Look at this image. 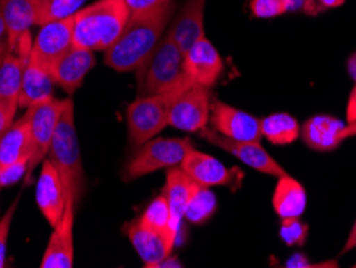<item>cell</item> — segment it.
Masks as SVG:
<instances>
[{"mask_svg":"<svg viewBox=\"0 0 356 268\" xmlns=\"http://www.w3.org/2000/svg\"><path fill=\"white\" fill-rule=\"evenodd\" d=\"M35 203L50 227H56L66 209L67 191L58 171L49 159L42 162L38 187H35Z\"/></svg>","mask_w":356,"mask_h":268,"instance_id":"obj_14","label":"cell"},{"mask_svg":"<svg viewBox=\"0 0 356 268\" xmlns=\"http://www.w3.org/2000/svg\"><path fill=\"white\" fill-rule=\"evenodd\" d=\"M47 156L65 183L67 199H72L77 206L86 190V175H83L79 140L74 124V102L71 98L66 100Z\"/></svg>","mask_w":356,"mask_h":268,"instance_id":"obj_3","label":"cell"},{"mask_svg":"<svg viewBox=\"0 0 356 268\" xmlns=\"http://www.w3.org/2000/svg\"><path fill=\"white\" fill-rule=\"evenodd\" d=\"M280 236L287 246H303L308 238V225L303 223L300 217L281 219Z\"/></svg>","mask_w":356,"mask_h":268,"instance_id":"obj_30","label":"cell"},{"mask_svg":"<svg viewBox=\"0 0 356 268\" xmlns=\"http://www.w3.org/2000/svg\"><path fill=\"white\" fill-rule=\"evenodd\" d=\"M183 50L169 33L162 36L153 54L138 68V97L181 92L191 87L183 71Z\"/></svg>","mask_w":356,"mask_h":268,"instance_id":"obj_4","label":"cell"},{"mask_svg":"<svg viewBox=\"0 0 356 268\" xmlns=\"http://www.w3.org/2000/svg\"><path fill=\"white\" fill-rule=\"evenodd\" d=\"M140 222L154 231H159V233L165 235L169 238L170 244L175 246L177 239L170 233V212H169V204H167L165 194L162 193L161 196L154 198L153 201L148 204V207L145 209V212L141 214Z\"/></svg>","mask_w":356,"mask_h":268,"instance_id":"obj_27","label":"cell"},{"mask_svg":"<svg viewBox=\"0 0 356 268\" xmlns=\"http://www.w3.org/2000/svg\"><path fill=\"white\" fill-rule=\"evenodd\" d=\"M23 157L31 159V120L28 109L23 118L0 135V166L13 164Z\"/></svg>","mask_w":356,"mask_h":268,"instance_id":"obj_24","label":"cell"},{"mask_svg":"<svg viewBox=\"0 0 356 268\" xmlns=\"http://www.w3.org/2000/svg\"><path fill=\"white\" fill-rule=\"evenodd\" d=\"M28 167L29 157H23V159L13 162V164L0 166V188H7L19 182L28 173Z\"/></svg>","mask_w":356,"mask_h":268,"instance_id":"obj_32","label":"cell"},{"mask_svg":"<svg viewBox=\"0 0 356 268\" xmlns=\"http://www.w3.org/2000/svg\"><path fill=\"white\" fill-rule=\"evenodd\" d=\"M95 66V55L92 50L72 45L66 55H63L56 65L51 68V76L58 87L72 95L79 90L83 79Z\"/></svg>","mask_w":356,"mask_h":268,"instance_id":"obj_17","label":"cell"},{"mask_svg":"<svg viewBox=\"0 0 356 268\" xmlns=\"http://www.w3.org/2000/svg\"><path fill=\"white\" fill-rule=\"evenodd\" d=\"M31 47H33V42H31V33H28L19 39L17 49L10 50V54L0 63V100L17 109L19 108L21 82H23L26 63L31 55Z\"/></svg>","mask_w":356,"mask_h":268,"instance_id":"obj_16","label":"cell"},{"mask_svg":"<svg viewBox=\"0 0 356 268\" xmlns=\"http://www.w3.org/2000/svg\"><path fill=\"white\" fill-rule=\"evenodd\" d=\"M212 92L206 87H188L174 98L169 125L183 132H199L211 119Z\"/></svg>","mask_w":356,"mask_h":268,"instance_id":"obj_8","label":"cell"},{"mask_svg":"<svg viewBox=\"0 0 356 268\" xmlns=\"http://www.w3.org/2000/svg\"><path fill=\"white\" fill-rule=\"evenodd\" d=\"M18 207V198L15 199L12 206L7 209V212L0 219V268L5 267V252H7V243H8V235L10 228H12L13 215Z\"/></svg>","mask_w":356,"mask_h":268,"instance_id":"obj_33","label":"cell"},{"mask_svg":"<svg viewBox=\"0 0 356 268\" xmlns=\"http://www.w3.org/2000/svg\"><path fill=\"white\" fill-rule=\"evenodd\" d=\"M164 267H183V265H181V262L177 259V257L169 254L164 260L159 262V265L156 267V268H164Z\"/></svg>","mask_w":356,"mask_h":268,"instance_id":"obj_42","label":"cell"},{"mask_svg":"<svg viewBox=\"0 0 356 268\" xmlns=\"http://www.w3.org/2000/svg\"><path fill=\"white\" fill-rule=\"evenodd\" d=\"M353 267H355V268H356V264H355V265H353Z\"/></svg>","mask_w":356,"mask_h":268,"instance_id":"obj_45","label":"cell"},{"mask_svg":"<svg viewBox=\"0 0 356 268\" xmlns=\"http://www.w3.org/2000/svg\"><path fill=\"white\" fill-rule=\"evenodd\" d=\"M273 207L280 219L286 217H300L307 209V193L300 183L294 177L282 175L277 178L275 194H273Z\"/></svg>","mask_w":356,"mask_h":268,"instance_id":"obj_25","label":"cell"},{"mask_svg":"<svg viewBox=\"0 0 356 268\" xmlns=\"http://www.w3.org/2000/svg\"><path fill=\"white\" fill-rule=\"evenodd\" d=\"M355 248H356V220H355L352 230H350L347 243H345V246L342 248V254H347V252H350Z\"/></svg>","mask_w":356,"mask_h":268,"instance_id":"obj_40","label":"cell"},{"mask_svg":"<svg viewBox=\"0 0 356 268\" xmlns=\"http://www.w3.org/2000/svg\"><path fill=\"white\" fill-rule=\"evenodd\" d=\"M286 267H337V262H327V264H310L302 255H296L289 259Z\"/></svg>","mask_w":356,"mask_h":268,"instance_id":"obj_37","label":"cell"},{"mask_svg":"<svg viewBox=\"0 0 356 268\" xmlns=\"http://www.w3.org/2000/svg\"><path fill=\"white\" fill-rule=\"evenodd\" d=\"M347 70H348V74L350 77L353 79L356 82V52L355 54L348 58V63H347Z\"/></svg>","mask_w":356,"mask_h":268,"instance_id":"obj_44","label":"cell"},{"mask_svg":"<svg viewBox=\"0 0 356 268\" xmlns=\"http://www.w3.org/2000/svg\"><path fill=\"white\" fill-rule=\"evenodd\" d=\"M65 104L66 100L50 98L28 108L31 120V159L28 173H26V182L31 180L35 167L40 162H44L47 155H49L50 143L54 140Z\"/></svg>","mask_w":356,"mask_h":268,"instance_id":"obj_7","label":"cell"},{"mask_svg":"<svg viewBox=\"0 0 356 268\" xmlns=\"http://www.w3.org/2000/svg\"><path fill=\"white\" fill-rule=\"evenodd\" d=\"M261 136L275 145H289L300 136V124L291 114L277 113L260 120Z\"/></svg>","mask_w":356,"mask_h":268,"instance_id":"obj_26","label":"cell"},{"mask_svg":"<svg viewBox=\"0 0 356 268\" xmlns=\"http://www.w3.org/2000/svg\"><path fill=\"white\" fill-rule=\"evenodd\" d=\"M125 0H97L72 15V42L92 52H104L114 44L130 18Z\"/></svg>","mask_w":356,"mask_h":268,"instance_id":"obj_2","label":"cell"},{"mask_svg":"<svg viewBox=\"0 0 356 268\" xmlns=\"http://www.w3.org/2000/svg\"><path fill=\"white\" fill-rule=\"evenodd\" d=\"M197 183L181 169V167H172L167 173V180L164 187V193L169 204L170 212V233L174 238H178L180 225L185 219V212L188 203L193 198V194L197 190Z\"/></svg>","mask_w":356,"mask_h":268,"instance_id":"obj_18","label":"cell"},{"mask_svg":"<svg viewBox=\"0 0 356 268\" xmlns=\"http://www.w3.org/2000/svg\"><path fill=\"white\" fill-rule=\"evenodd\" d=\"M315 7V0H292L291 12H298V10H302V12L313 13V8Z\"/></svg>","mask_w":356,"mask_h":268,"instance_id":"obj_38","label":"cell"},{"mask_svg":"<svg viewBox=\"0 0 356 268\" xmlns=\"http://www.w3.org/2000/svg\"><path fill=\"white\" fill-rule=\"evenodd\" d=\"M204 8H206V0H186L167 31L183 54L204 36Z\"/></svg>","mask_w":356,"mask_h":268,"instance_id":"obj_22","label":"cell"},{"mask_svg":"<svg viewBox=\"0 0 356 268\" xmlns=\"http://www.w3.org/2000/svg\"><path fill=\"white\" fill-rule=\"evenodd\" d=\"M0 15L7 24L12 49H17L19 39L38 26L34 0H0Z\"/></svg>","mask_w":356,"mask_h":268,"instance_id":"obj_23","label":"cell"},{"mask_svg":"<svg viewBox=\"0 0 356 268\" xmlns=\"http://www.w3.org/2000/svg\"><path fill=\"white\" fill-rule=\"evenodd\" d=\"M35 13H38V26L55 19L70 18L79 12L86 0H34Z\"/></svg>","mask_w":356,"mask_h":268,"instance_id":"obj_29","label":"cell"},{"mask_svg":"<svg viewBox=\"0 0 356 268\" xmlns=\"http://www.w3.org/2000/svg\"><path fill=\"white\" fill-rule=\"evenodd\" d=\"M343 120L332 116H313L300 129V136L308 148L313 151H321V153H329L334 151L342 143L343 139Z\"/></svg>","mask_w":356,"mask_h":268,"instance_id":"obj_20","label":"cell"},{"mask_svg":"<svg viewBox=\"0 0 356 268\" xmlns=\"http://www.w3.org/2000/svg\"><path fill=\"white\" fill-rule=\"evenodd\" d=\"M211 129L220 135L239 141H260V119L229 104L213 100L211 104Z\"/></svg>","mask_w":356,"mask_h":268,"instance_id":"obj_11","label":"cell"},{"mask_svg":"<svg viewBox=\"0 0 356 268\" xmlns=\"http://www.w3.org/2000/svg\"><path fill=\"white\" fill-rule=\"evenodd\" d=\"M193 150L190 139H161L154 136L138 146L137 153L124 171V180L130 182L151 172L180 166Z\"/></svg>","mask_w":356,"mask_h":268,"instance_id":"obj_6","label":"cell"},{"mask_svg":"<svg viewBox=\"0 0 356 268\" xmlns=\"http://www.w3.org/2000/svg\"><path fill=\"white\" fill-rule=\"evenodd\" d=\"M356 119V86L350 93L348 104H347V123H352Z\"/></svg>","mask_w":356,"mask_h":268,"instance_id":"obj_39","label":"cell"},{"mask_svg":"<svg viewBox=\"0 0 356 268\" xmlns=\"http://www.w3.org/2000/svg\"><path fill=\"white\" fill-rule=\"evenodd\" d=\"M292 0H250V12L255 18L270 19L291 12Z\"/></svg>","mask_w":356,"mask_h":268,"instance_id":"obj_31","label":"cell"},{"mask_svg":"<svg viewBox=\"0 0 356 268\" xmlns=\"http://www.w3.org/2000/svg\"><path fill=\"white\" fill-rule=\"evenodd\" d=\"M125 233H127L134 249L137 251L138 257L143 260L145 267L148 268L158 267L159 262L164 260L174 249L165 235L145 227L140 219L125 225Z\"/></svg>","mask_w":356,"mask_h":268,"instance_id":"obj_19","label":"cell"},{"mask_svg":"<svg viewBox=\"0 0 356 268\" xmlns=\"http://www.w3.org/2000/svg\"><path fill=\"white\" fill-rule=\"evenodd\" d=\"M55 86L56 84L50 70H47L33 55H29L23 72L18 107L28 109L40 102L54 98Z\"/></svg>","mask_w":356,"mask_h":268,"instance_id":"obj_21","label":"cell"},{"mask_svg":"<svg viewBox=\"0 0 356 268\" xmlns=\"http://www.w3.org/2000/svg\"><path fill=\"white\" fill-rule=\"evenodd\" d=\"M72 45V17L55 19L40 26L31 47V55L51 71L56 61L66 55Z\"/></svg>","mask_w":356,"mask_h":268,"instance_id":"obj_12","label":"cell"},{"mask_svg":"<svg viewBox=\"0 0 356 268\" xmlns=\"http://www.w3.org/2000/svg\"><path fill=\"white\" fill-rule=\"evenodd\" d=\"M321 8H339L347 2V0H316Z\"/></svg>","mask_w":356,"mask_h":268,"instance_id":"obj_41","label":"cell"},{"mask_svg":"<svg viewBox=\"0 0 356 268\" xmlns=\"http://www.w3.org/2000/svg\"><path fill=\"white\" fill-rule=\"evenodd\" d=\"M352 136H356V119L352 120V123H347L345 124V129H343V139H352Z\"/></svg>","mask_w":356,"mask_h":268,"instance_id":"obj_43","label":"cell"},{"mask_svg":"<svg viewBox=\"0 0 356 268\" xmlns=\"http://www.w3.org/2000/svg\"><path fill=\"white\" fill-rule=\"evenodd\" d=\"M15 113H17V108L10 107L8 103H5L3 100H0V135H2L5 130L13 124Z\"/></svg>","mask_w":356,"mask_h":268,"instance_id":"obj_35","label":"cell"},{"mask_svg":"<svg viewBox=\"0 0 356 268\" xmlns=\"http://www.w3.org/2000/svg\"><path fill=\"white\" fill-rule=\"evenodd\" d=\"M172 2H174V0H125V3H127V7L130 8V12L132 13L158 8V7H162V5H167Z\"/></svg>","mask_w":356,"mask_h":268,"instance_id":"obj_34","label":"cell"},{"mask_svg":"<svg viewBox=\"0 0 356 268\" xmlns=\"http://www.w3.org/2000/svg\"><path fill=\"white\" fill-rule=\"evenodd\" d=\"M175 8L177 5L172 2L158 8L130 13L122 33L109 49L104 50V65L118 72L137 71L164 36Z\"/></svg>","mask_w":356,"mask_h":268,"instance_id":"obj_1","label":"cell"},{"mask_svg":"<svg viewBox=\"0 0 356 268\" xmlns=\"http://www.w3.org/2000/svg\"><path fill=\"white\" fill-rule=\"evenodd\" d=\"M217 211V196L209 187H197L193 198L188 203L185 220L193 225H202L207 222Z\"/></svg>","mask_w":356,"mask_h":268,"instance_id":"obj_28","label":"cell"},{"mask_svg":"<svg viewBox=\"0 0 356 268\" xmlns=\"http://www.w3.org/2000/svg\"><path fill=\"white\" fill-rule=\"evenodd\" d=\"M180 92L138 97L127 108V132L130 145L138 148L158 136L169 125L170 107Z\"/></svg>","mask_w":356,"mask_h":268,"instance_id":"obj_5","label":"cell"},{"mask_svg":"<svg viewBox=\"0 0 356 268\" xmlns=\"http://www.w3.org/2000/svg\"><path fill=\"white\" fill-rule=\"evenodd\" d=\"M183 71L191 87L212 88L223 72V60L206 36L199 38L183 55Z\"/></svg>","mask_w":356,"mask_h":268,"instance_id":"obj_10","label":"cell"},{"mask_svg":"<svg viewBox=\"0 0 356 268\" xmlns=\"http://www.w3.org/2000/svg\"><path fill=\"white\" fill-rule=\"evenodd\" d=\"M10 50H13L12 42H10V34L7 24H5L2 15H0V63H2L3 58L10 54Z\"/></svg>","mask_w":356,"mask_h":268,"instance_id":"obj_36","label":"cell"},{"mask_svg":"<svg viewBox=\"0 0 356 268\" xmlns=\"http://www.w3.org/2000/svg\"><path fill=\"white\" fill-rule=\"evenodd\" d=\"M199 134H201L202 139L207 140L211 145L225 150L227 153L238 157L243 164L252 167V169L265 173V175H271L277 178L282 175H287V172L282 169V167L276 162L275 157L260 145V141L232 140L228 139V136L220 135L218 132H216V130L209 127H204L202 130H199Z\"/></svg>","mask_w":356,"mask_h":268,"instance_id":"obj_9","label":"cell"},{"mask_svg":"<svg viewBox=\"0 0 356 268\" xmlns=\"http://www.w3.org/2000/svg\"><path fill=\"white\" fill-rule=\"evenodd\" d=\"M76 204L67 199L60 223L54 227L45 254L42 257V268H71L74 265V217Z\"/></svg>","mask_w":356,"mask_h":268,"instance_id":"obj_15","label":"cell"},{"mask_svg":"<svg viewBox=\"0 0 356 268\" xmlns=\"http://www.w3.org/2000/svg\"><path fill=\"white\" fill-rule=\"evenodd\" d=\"M180 167L201 187H229L238 190L243 183L244 173L238 169H228L216 157L204 155L193 148L185 156Z\"/></svg>","mask_w":356,"mask_h":268,"instance_id":"obj_13","label":"cell"}]
</instances>
